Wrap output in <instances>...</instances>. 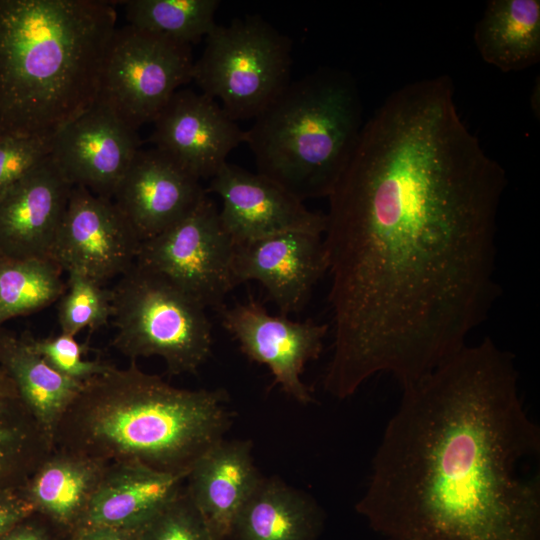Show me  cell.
I'll return each instance as SVG.
<instances>
[{"instance_id":"obj_1","label":"cell","mask_w":540,"mask_h":540,"mask_svg":"<svg viewBox=\"0 0 540 540\" xmlns=\"http://www.w3.org/2000/svg\"><path fill=\"white\" fill-rule=\"evenodd\" d=\"M503 167L459 126L426 115L369 124L328 196L333 351L343 400L379 373L404 387L465 346L498 295Z\"/></svg>"},{"instance_id":"obj_2","label":"cell","mask_w":540,"mask_h":540,"mask_svg":"<svg viewBox=\"0 0 540 540\" xmlns=\"http://www.w3.org/2000/svg\"><path fill=\"white\" fill-rule=\"evenodd\" d=\"M356 504L389 540H540V430L512 354L466 344L402 387Z\"/></svg>"},{"instance_id":"obj_3","label":"cell","mask_w":540,"mask_h":540,"mask_svg":"<svg viewBox=\"0 0 540 540\" xmlns=\"http://www.w3.org/2000/svg\"><path fill=\"white\" fill-rule=\"evenodd\" d=\"M116 11L99 0H0V135L52 136L97 98Z\"/></svg>"},{"instance_id":"obj_4","label":"cell","mask_w":540,"mask_h":540,"mask_svg":"<svg viewBox=\"0 0 540 540\" xmlns=\"http://www.w3.org/2000/svg\"><path fill=\"white\" fill-rule=\"evenodd\" d=\"M224 389L175 387L131 361L84 383L54 433L56 449L107 464L187 473L232 424Z\"/></svg>"},{"instance_id":"obj_5","label":"cell","mask_w":540,"mask_h":540,"mask_svg":"<svg viewBox=\"0 0 540 540\" xmlns=\"http://www.w3.org/2000/svg\"><path fill=\"white\" fill-rule=\"evenodd\" d=\"M362 113L344 70L322 67L290 82L245 131L257 173L303 202L328 198L354 153Z\"/></svg>"},{"instance_id":"obj_6","label":"cell","mask_w":540,"mask_h":540,"mask_svg":"<svg viewBox=\"0 0 540 540\" xmlns=\"http://www.w3.org/2000/svg\"><path fill=\"white\" fill-rule=\"evenodd\" d=\"M112 290V345L131 361L158 356L170 375L195 374L211 353L205 307L165 276L135 264Z\"/></svg>"},{"instance_id":"obj_7","label":"cell","mask_w":540,"mask_h":540,"mask_svg":"<svg viewBox=\"0 0 540 540\" xmlns=\"http://www.w3.org/2000/svg\"><path fill=\"white\" fill-rule=\"evenodd\" d=\"M292 42L260 16L217 25L192 80L234 121L256 118L291 82Z\"/></svg>"},{"instance_id":"obj_8","label":"cell","mask_w":540,"mask_h":540,"mask_svg":"<svg viewBox=\"0 0 540 540\" xmlns=\"http://www.w3.org/2000/svg\"><path fill=\"white\" fill-rule=\"evenodd\" d=\"M191 46L127 24L116 28L96 101L135 130L153 122L179 87L192 80Z\"/></svg>"},{"instance_id":"obj_9","label":"cell","mask_w":540,"mask_h":540,"mask_svg":"<svg viewBox=\"0 0 540 540\" xmlns=\"http://www.w3.org/2000/svg\"><path fill=\"white\" fill-rule=\"evenodd\" d=\"M207 195L180 221L141 241L136 263L165 276L205 308L219 312L236 286L235 244Z\"/></svg>"},{"instance_id":"obj_10","label":"cell","mask_w":540,"mask_h":540,"mask_svg":"<svg viewBox=\"0 0 540 540\" xmlns=\"http://www.w3.org/2000/svg\"><path fill=\"white\" fill-rule=\"evenodd\" d=\"M140 243L112 199L73 186L51 258L104 284L135 264Z\"/></svg>"},{"instance_id":"obj_11","label":"cell","mask_w":540,"mask_h":540,"mask_svg":"<svg viewBox=\"0 0 540 540\" xmlns=\"http://www.w3.org/2000/svg\"><path fill=\"white\" fill-rule=\"evenodd\" d=\"M219 314L223 327L238 341L244 355L266 365L284 393L303 405L314 401L301 375L308 362L319 358L329 325L270 315L254 299L232 307L225 305Z\"/></svg>"},{"instance_id":"obj_12","label":"cell","mask_w":540,"mask_h":540,"mask_svg":"<svg viewBox=\"0 0 540 540\" xmlns=\"http://www.w3.org/2000/svg\"><path fill=\"white\" fill-rule=\"evenodd\" d=\"M139 146L137 130L95 101L53 134L49 156L72 186L112 199Z\"/></svg>"},{"instance_id":"obj_13","label":"cell","mask_w":540,"mask_h":540,"mask_svg":"<svg viewBox=\"0 0 540 540\" xmlns=\"http://www.w3.org/2000/svg\"><path fill=\"white\" fill-rule=\"evenodd\" d=\"M205 190L220 196V219L235 245L285 232H325V214L309 210L267 177L228 162Z\"/></svg>"},{"instance_id":"obj_14","label":"cell","mask_w":540,"mask_h":540,"mask_svg":"<svg viewBox=\"0 0 540 540\" xmlns=\"http://www.w3.org/2000/svg\"><path fill=\"white\" fill-rule=\"evenodd\" d=\"M150 141L198 179H211L242 142L245 131L219 103L179 89L156 116Z\"/></svg>"},{"instance_id":"obj_15","label":"cell","mask_w":540,"mask_h":540,"mask_svg":"<svg viewBox=\"0 0 540 540\" xmlns=\"http://www.w3.org/2000/svg\"><path fill=\"white\" fill-rule=\"evenodd\" d=\"M328 271L324 234L285 232L235 245L236 286L260 282L280 315L301 311L314 286Z\"/></svg>"},{"instance_id":"obj_16","label":"cell","mask_w":540,"mask_h":540,"mask_svg":"<svg viewBox=\"0 0 540 540\" xmlns=\"http://www.w3.org/2000/svg\"><path fill=\"white\" fill-rule=\"evenodd\" d=\"M206 195L200 179L154 147L137 151L112 200L143 241L180 221Z\"/></svg>"},{"instance_id":"obj_17","label":"cell","mask_w":540,"mask_h":540,"mask_svg":"<svg viewBox=\"0 0 540 540\" xmlns=\"http://www.w3.org/2000/svg\"><path fill=\"white\" fill-rule=\"evenodd\" d=\"M72 187L48 156L0 195V257L51 258Z\"/></svg>"},{"instance_id":"obj_18","label":"cell","mask_w":540,"mask_h":540,"mask_svg":"<svg viewBox=\"0 0 540 540\" xmlns=\"http://www.w3.org/2000/svg\"><path fill=\"white\" fill-rule=\"evenodd\" d=\"M262 475L248 440L222 439L191 466L184 488L219 540H227L233 521Z\"/></svg>"},{"instance_id":"obj_19","label":"cell","mask_w":540,"mask_h":540,"mask_svg":"<svg viewBox=\"0 0 540 540\" xmlns=\"http://www.w3.org/2000/svg\"><path fill=\"white\" fill-rule=\"evenodd\" d=\"M187 473L138 463H110L94 492L80 528H143L184 487Z\"/></svg>"},{"instance_id":"obj_20","label":"cell","mask_w":540,"mask_h":540,"mask_svg":"<svg viewBox=\"0 0 540 540\" xmlns=\"http://www.w3.org/2000/svg\"><path fill=\"white\" fill-rule=\"evenodd\" d=\"M323 524L316 501L278 477L262 476L227 540H317Z\"/></svg>"},{"instance_id":"obj_21","label":"cell","mask_w":540,"mask_h":540,"mask_svg":"<svg viewBox=\"0 0 540 540\" xmlns=\"http://www.w3.org/2000/svg\"><path fill=\"white\" fill-rule=\"evenodd\" d=\"M107 463L56 449L35 471L23 491L39 513L52 523L77 531Z\"/></svg>"},{"instance_id":"obj_22","label":"cell","mask_w":540,"mask_h":540,"mask_svg":"<svg viewBox=\"0 0 540 540\" xmlns=\"http://www.w3.org/2000/svg\"><path fill=\"white\" fill-rule=\"evenodd\" d=\"M0 366L12 380L23 403L53 443L61 418L84 383L53 369L30 345L0 328ZM54 446V445H53Z\"/></svg>"},{"instance_id":"obj_23","label":"cell","mask_w":540,"mask_h":540,"mask_svg":"<svg viewBox=\"0 0 540 540\" xmlns=\"http://www.w3.org/2000/svg\"><path fill=\"white\" fill-rule=\"evenodd\" d=\"M485 62L503 72L519 71L540 60V1L490 0L474 30Z\"/></svg>"},{"instance_id":"obj_24","label":"cell","mask_w":540,"mask_h":540,"mask_svg":"<svg viewBox=\"0 0 540 540\" xmlns=\"http://www.w3.org/2000/svg\"><path fill=\"white\" fill-rule=\"evenodd\" d=\"M63 272L51 258L0 257V326L59 301L66 290Z\"/></svg>"},{"instance_id":"obj_25","label":"cell","mask_w":540,"mask_h":540,"mask_svg":"<svg viewBox=\"0 0 540 540\" xmlns=\"http://www.w3.org/2000/svg\"><path fill=\"white\" fill-rule=\"evenodd\" d=\"M53 450L21 398L0 410V490L23 488Z\"/></svg>"},{"instance_id":"obj_26","label":"cell","mask_w":540,"mask_h":540,"mask_svg":"<svg viewBox=\"0 0 540 540\" xmlns=\"http://www.w3.org/2000/svg\"><path fill=\"white\" fill-rule=\"evenodd\" d=\"M128 24L192 45L216 26L218 0H129L122 2Z\"/></svg>"},{"instance_id":"obj_27","label":"cell","mask_w":540,"mask_h":540,"mask_svg":"<svg viewBox=\"0 0 540 540\" xmlns=\"http://www.w3.org/2000/svg\"><path fill=\"white\" fill-rule=\"evenodd\" d=\"M67 275L58 305L61 332L76 336L83 329L94 331L107 325L112 316V290L81 272Z\"/></svg>"},{"instance_id":"obj_28","label":"cell","mask_w":540,"mask_h":540,"mask_svg":"<svg viewBox=\"0 0 540 540\" xmlns=\"http://www.w3.org/2000/svg\"><path fill=\"white\" fill-rule=\"evenodd\" d=\"M142 540H219L183 489L143 528Z\"/></svg>"},{"instance_id":"obj_29","label":"cell","mask_w":540,"mask_h":540,"mask_svg":"<svg viewBox=\"0 0 540 540\" xmlns=\"http://www.w3.org/2000/svg\"><path fill=\"white\" fill-rule=\"evenodd\" d=\"M31 347L57 372L85 383L111 370L114 365L102 360H87L85 344L76 336L60 333L42 339L27 337Z\"/></svg>"},{"instance_id":"obj_30","label":"cell","mask_w":540,"mask_h":540,"mask_svg":"<svg viewBox=\"0 0 540 540\" xmlns=\"http://www.w3.org/2000/svg\"><path fill=\"white\" fill-rule=\"evenodd\" d=\"M52 137L0 135V195L49 156Z\"/></svg>"},{"instance_id":"obj_31","label":"cell","mask_w":540,"mask_h":540,"mask_svg":"<svg viewBox=\"0 0 540 540\" xmlns=\"http://www.w3.org/2000/svg\"><path fill=\"white\" fill-rule=\"evenodd\" d=\"M34 514L23 488L0 490V538Z\"/></svg>"},{"instance_id":"obj_32","label":"cell","mask_w":540,"mask_h":540,"mask_svg":"<svg viewBox=\"0 0 540 540\" xmlns=\"http://www.w3.org/2000/svg\"><path fill=\"white\" fill-rule=\"evenodd\" d=\"M71 540H142V528L83 527L73 533Z\"/></svg>"},{"instance_id":"obj_33","label":"cell","mask_w":540,"mask_h":540,"mask_svg":"<svg viewBox=\"0 0 540 540\" xmlns=\"http://www.w3.org/2000/svg\"><path fill=\"white\" fill-rule=\"evenodd\" d=\"M25 521L7 532L0 540H52L45 529Z\"/></svg>"},{"instance_id":"obj_34","label":"cell","mask_w":540,"mask_h":540,"mask_svg":"<svg viewBox=\"0 0 540 540\" xmlns=\"http://www.w3.org/2000/svg\"><path fill=\"white\" fill-rule=\"evenodd\" d=\"M19 398L15 385L0 366V410Z\"/></svg>"}]
</instances>
